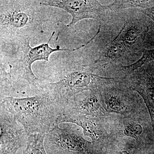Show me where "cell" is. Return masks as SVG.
I'll return each mask as SVG.
<instances>
[{"mask_svg": "<svg viewBox=\"0 0 154 154\" xmlns=\"http://www.w3.org/2000/svg\"><path fill=\"white\" fill-rule=\"evenodd\" d=\"M91 66L67 63L57 74V81L42 80L40 91L52 95L60 107L77 94L85 91H99L105 84L113 80L95 74Z\"/></svg>", "mask_w": 154, "mask_h": 154, "instance_id": "obj_3", "label": "cell"}, {"mask_svg": "<svg viewBox=\"0 0 154 154\" xmlns=\"http://www.w3.org/2000/svg\"><path fill=\"white\" fill-rule=\"evenodd\" d=\"M40 6H49L62 9L72 17V21L67 25L70 27L83 19H93L101 20L109 5L105 6L97 1L92 0H40Z\"/></svg>", "mask_w": 154, "mask_h": 154, "instance_id": "obj_6", "label": "cell"}, {"mask_svg": "<svg viewBox=\"0 0 154 154\" xmlns=\"http://www.w3.org/2000/svg\"><path fill=\"white\" fill-rule=\"evenodd\" d=\"M154 5V1H116L109 5L110 9H117L138 8L145 9Z\"/></svg>", "mask_w": 154, "mask_h": 154, "instance_id": "obj_15", "label": "cell"}, {"mask_svg": "<svg viewBox=\"0 0 154 154\" xmlns=\"http://www.w3.org/2000/svg\"><path fill=\"white\" fill-rule=\"evenodd\" d=\"M45 135L39 134L29 135L26 148L22 154H47L44 144Z\"/></svg>", "mask_w": 154, "mask_h": 154, "instance_id": "obj_14", "label": "cell"}, {"mask_svg": "<svg viewBox=\"0 0 154 154\" xmlns=\"http://www.w3.org/2000/svg\"><path fill=\"white\" fill-rule=\"evenodd\" d=\"M130 50L131 48L124 43L114 39L95 63L105 66L109 63L115 62L125 56L127 54L129 53Z\"/></svg>", "mask_w": 154, "mask_h": 154, "instance_id": "obj_12", "label": "cell"}, {"mask_svg": "<svg viewBox=\"0 0 154 154\" xmlns=\"http://www.w3.org/2000/svg\"><path fill=\"white\" fill-rule=\"evenodd\" d=\"M1 154H16L27 145L29 135L11 113L0 107Z\"/></svg>", "mask_w": 154, "mask_h": 154, "instance_id": "obj_8", "label": "cell"}, {"mask_svg": "<svg viewBox=\"0 0 154 154\" xmlns=\"http://www.w3.org/2000/svg\"><path fill=\"white\" fill-rule=\"evenodd\" d=\"M143 132L142 127L140 125L131 123L128 125L124 130V134L126 136L137 139Z\"/></svg>", "mask_w": 154, "mask_h": 154, "instance_id": "obj_17", "label": "cell"}, {"mask_svg": "<svg viewBox=\"0 0 154 154\" xmlns=\"http://www.w3.org/2000/svg\"><path fill=\"white\" fill-rule=\"evenodd\" d=\"M146 32L138 21L128 20L125 23L114 39L122 42L131 48Z\"/></svg>", "mask_w": 154, "mask_h": 154, "instance_id": "obj_11", "label": "cell"}, {"mask_svg": "<svg viewBox=\"0 0 154 154\" xmlns=\"http://www.w3.org/2000/svg\"><path fill=\"white\" fill-rule=\"evenodd\" d=\"M99 91H85L75 95L60 108L58 124L65 119L75 116L99 118L105 114L99 98Z\"/></svg>", "mask_w": 154, "mask_h": 154, "instance_id": "obj_7", "label": "cell"}, {"mask_svg": "<svg viewBox=\"0 0 154 154\" xmlns=\"http://www.w3.org/2000/svg\"><path fill=\"white\" fill-rule=\"evenodd\" d=\"M154 60V49L145 50L142 57L134 63L124 66L125 71L128 74H131L142 67Z\"/></svg>", "mask_w": 154, "mask_h": 154, "instance_id": "obj_16", "label": "cell"}, {"mask_svg": "<svg viewBox=\"0 0 154 154\" xmlns=\"http://www.w3.org/2000/svg\"><path fill=\"white\" fill-rule=\"evenodd\" d=\"M0 105L14 116L28 135H45L58 125L60 106L47 92L25 98L3 96Z\"/></svg>", "mask_w": 154, "mask_h": 154, "instance_id": "obj_1", "label": "cell"}, {"mask_svg": "<svg viewBox=\"0 0 154 154\" xmlns=\"http://www.w3.org/2000/svg\"><path fill=\"white\" fill-rule=\"evenodd\" d=\"M106 110L109 113L123 114L127 111V106L121 96L115 91L104 94Z\"/></svg>", "mask_w": 154, "mask_h": 154, "instance_id": "obj_13", "label": "cell"}, {"mask_svg": "<svg viewBox=\"0 0 154 154\" xmlns=\"http://www.w3.org/2000/svg\"><path fill=\"white\" fill-rule=\"evenodd\" d=\"M39 1H0L1 44L16 45L30 38L40 30L36 19Z\"/></svg>", "mask_w": 154, "mask_h": 154, "instance_id": "obj_2", "label": "cell"}, {"mask_svg": "<svg viewBox=\"0 0 154 154\" xmlns=\"http://www.w3.org/2000/svg\"><path fill=\"white\" fill-rule=\"evenodd\" d=\"M117 154H129L128 152L126 151H122L121 152H120L119 153Z\"/></svg>", "mask_w": 154, "mask_h": 154, "instance_id": "obj_19", "label": "cell"}, {"mask_svg": "<svg viewBox=\"0 0 154 154\" xmlns=\"http://www.w3.org/2000/svg\"><path fill=\"white\" fill-rule=\"evenodd\" d=\"M56 125L44 139V146L52 154H93V143L86 140L72 123Z\"/></svg>", "mask_w": 154, "mask_h": 154, "instance_id": "obj_5", "label": "cell"}, {"mask_svg": "<svg viewBox=\"0 0 154 154\" xmlns=\"http://www.w3.org/2000/svg\"><path fill=\"white\" fill-rule=\"evenodd\" d=\"M54 34L55 31H54L47 43L35 47H31L30 40L16 45V51L8 62L9 72L1 70V89L7 86H12L14 82L24 80L36 94H38L42 80L33 73L32 64L38 60L48 61L50 55L56 51H73L78 49L60 48L59 46L55 48L51 47L49 42Z\"/></svg>", "mask_w": 154, "mask_h": 154, "instance_id": "obj_4", "label": "cell"}, {"mask_svg": "<svg viewBox=\"0 0 154 154\" xmlns=\"http://www.w3.org/2000/svg\"><path fill=\"white\" fill-rule=\"evenodd\" d=\"M73 123L81 127L83 130L84 134L91 138L93 144L98 143L104 137V132L102 125L97 118L75 116L64 119L62 123Z\"/></svg>", "mask_w": 154, "mask_h": 154, "instance_id": "obj_10", "label": "cell"}, {"mask_svg": "<svg viewBox=\"0 0 154 154\" xmlns=\"http://www.w3.org/2000/svg\"><path fill=\"white\" fill-rule=\"evenodd\" d=\"M140 12L149 17L154 21V6L145 9L140 10Z\"/></svg>", "mask_w": 154, "mask_h": 154, "instance_id": "obj_18", "label": "cell"}, {"mask_svg": "<svg viewBox=\"0 0 154 154\" xmlns=\"http://www.w3.org/2000/svg\"><path fill=\"white\" fill-rule=\"evenodd\" d=\"M132 87L143 99L149 113L154 132V71L149 67L139 69Z\"/></svg>", "mask_w": 154, "mask_h": 154, "instance_id": "obj_9", "label": "cell"}]
</instances>
